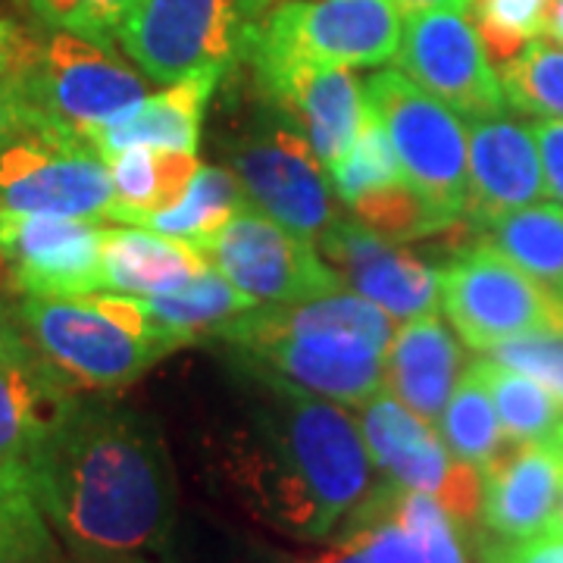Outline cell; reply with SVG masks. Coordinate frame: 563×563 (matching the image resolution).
Listing matches in <instances>:
<instances>
[{
    "label": "cell",
    "mask_w": 563,
    "mask_h": 563,
    "mask_svg": "<svg viewBox=\"0 0 563 563\" xmlns=\"http://www.w3.org/2000/svg\"><path fill=\"white\" fill-rule=\"evenodd\" d=\"M22 470L79 563L163 551L173 536L179 488L163 435L110 395L81 391Z\"/></svg>",
    "instance_id": "1"
},
{
    "label": "cell",
    "mask_w": 563,
    "mask_h": 563,
    "mask_svg": "<svg viewBox=\"0 0 563 563\" xmlns=\"http://www.w3.org/2000/svg\"><path fill=\"white\" fill-rule=\"evenodd\" d=\"M263 388L254 442L242 454L235 483L273 526L307 542L329 539L383 483L361 422L329 398Z\"/></svg>",
    "instance_id": "2"
},
{
    "label": "cell",
    "mask_w": 563,
    "mask_h": 563,
    "mask_svg": "<svg viewBox=\"0 0 563 563\" xmlns=\"http://www.w3.org/2000/svg\"><path fill=\"white\" fill-rule=\"evenodd\" d=\"M398 322L357 291L301 303H257L220 335L232 361L261 385L361 407L385 388Z\"/></svg>",
    "instance_id": "3"
},
{
    "label": "cell",
    "mask_w": 563,
    "mask_h": 563,
    "mask_svg": "<svg viewBox=\"0 0 563 563\" xmlns=\"http://www.w3.org/2000/svg\"><path fill=\"white\" fill-rule=\"evenodd\" d=\"M222 161L242 181L251 207L317 244L342 217L335 188L298 125L257 95V110L220 141Z\"/></svg>",
    "instance_id": "4"
},
{
    "label": "cell",
    "mask_w": 563,
    "mask_h": 563,
    "mask_svg": "<svg viewBox=\"0 0 563 563\" xmlns=\"http://www.w3.org/2000/svg\"><path fill=\"white\" fill-rule=\"evenodd\" d=\"M38 129H60L95 144L110 122L144 101V79L101 41L38 22V44L16 85Z\"/></svg>",
    "instance_id": "5"
},
{
    "label": "cell",
    "mask_w": 563,
    "mask_h": 563,
    "mask_svg": "<svg viewBox=\"0 0 563 563\" xmlns=\"http://www.w3.org/2000/svg\"><path fill=\"white\" fill-rule=\"evenodd\" d=\"M276 0H135L117 29L125 57L151 81L173 85L198 69L244 60Z\"/></svg>",
    "instance_id": "6"
},
{
    "label": "cell",
    "mask_w": 563,
    "mask_h": 563,
    "mask_svg": "<svg viewBox=\"0 0 563 563\" xmlns=\"http://www.w3.org/2000/svg\"><path fill=\"white\" fill-rule=\"evenodd\" d=\"M401 32L398 0H282L263 16L242 63L373 69L395 60Z\"/></svg>",
    "instance_id": "7"
},
{
    "label": "cell",
    "mask_w": 563,
    "mask_h": 563,
    "mask_svg": "<svg viewBox=\"0 0 563 563\" xmlns=\"http://www.w3.org/2000/svg\"><path fill=\"white\" fill-rule=\"evenodd\" d=\"M439 303L473 351L554 332L563 335V298L479 239L439 266Z\"/></svg>",
    "instance_id": "8"
},
{
    "label": "cell",
    "mask_w": 563,
    "mask_h": 563,
    "mask_svg": "<svg viewBox=\"0 0 563 563\" xmlns=\"http://www.w3.org/2000/svg\"><path fill=\"white\" fill-rule=\"evenodd\" d=\"M366 107L383 120L407 185L426 203L461 225L466 213V129L451 107L422 91L401 69H379L363 79Z\"/></svg>",
    "instance_id": "9"
},
{
    "label": "cell",
    "mask_w": 563,
    "mask_h": 563,
    "mask_svg": "<svg viewBox=\"0 0 563 563\" xmlns=\"http://www.w3.org/2000/svg\"><path fill=\"white\" fill-rule=\"evenodd\" d=\"M22 332L79 391L117 395L141 379L173 347L141 339L110 320L88 295L81 298H22Z\"/></svg>",
    "instance_id": "10"
},
{
    "label": "cell",
    "mask_w": 563,
    "mask_h": 563,
    "mask_svg": "<svg viewBox=\"0 0 563 563\" xmlns=\"http://www.w3.org/2000/svg\"><path fill=\"white\" fill-rule=\"evenodd\" d=\"M110 207V163L88 139L29 129L0 151V210L101 220Z\"/></svg>",
    "instance_id": "11"
},
{
    "label": "cell",
    "mask_w": 563,
    "mask_h": 563,
    "mask_svg": "<svg viewBox=\"0 0 563 563\" xmlns=\"http://www.w3.org/2000/svg\"><path fill=\"white\" fill-rule=\"evenodd\" d=\"M366 451L385 483L426 492L461 526L483 514V470L457 461L439 426L417 417L388 388L357 407Z\"/></svg>",
    "instance_id": "12"
},
{
    "label": "cell",
    "mask_w": 563,
    "mask_h": 563,
    "mask_svg": "<svg viewBox=\"0 0 563 563\" xmlns=\"http://www.w3.org/2000/svg\"><path fill=\"white\" fill-rule=\"evenodd\" d=\"M203 254L257 303H301L344 288L317 244L288 232L257 207L239 210Z\"/></svg>",
    "instance_id": "13"
},
{
    "label": "cell",
    "mask_w": 563,
    "mask_h": 563,
    "mask_svg": "<svg viewBox=\"0 0 563 563\" xmlns=\"http://www.w3.org/2000/svg\"><path fill=\"white\" fill-rule=\"evenodd\" d=\"M395 63L422 91L439 98L463 120L504 113L498 69L485 51L476 25L457 10L404 13V32Z\"/></svg>",
    "instance_id": "14"
},
{
    "label": "cell",
    "mask_w": 563,
    "mask_h": 563,
    "mask_svg": "<svg viewBox=\"0 0 563 563\" xmlns=\"http://www.w3.org/2000/svg\"><path fill=\"white\" fill-rule=\"evenodd\" d=\"M98 220L0 210V266L22 298H81L103 291Z\"/></svg>",
    "instance_id": "15"
},
{
    "label": "cell",
    "mask_w": 563,
    "mask_h": 563,
    "mask_svg": "<svg viewBox=\"0 0 563 563\" xmlns=\"http://www.w3.org/2000/svg\"><path fill=\"white\" fill-rule=\"evenodd\" d=\"M317 251L342 276L344 288L383 307L395 322L439 310V266H429L401 244L385 242L354 217L332 222L317 239Z\"/></svg>",
    "instance_id": "16"
},
{
    "label": "cell",
    "mask_w": 563,
    "mask_h": 563,
    "mask_svg": "<svg viewBox=\"0 0 563 563\" xmlns=\"http://www.w3.org/2000/svg\"><path fill=\"white\" fill-rule=\"evenodd\" d=\"M251 85L298 125L325 166L339 161L361 132L366 113L363 79L344 66L301 60L251 66Z\"/></svg>",
    "instance_id": "17"
},
{
    "label": "cell",
    "mask_w": 563,
    "mask_h": 563,
    "mask_svg": "<svg viewBox=\"0 0 563 563\" xmlns=\"http://www.w3.org/2000/svg\"><path fill=\"white\" fill-rule=\"evenodd\" d=\"M466 169L470 185L463 222L473 232H483L495 220L548 195L532 125L507 113L470 120Z\"/></svg>",
    "instance_id": "18"
},
{
    "label": "cell",
    "mask_w": 563,
    "mask_h": 563,
    "mask_svg": "<svg viewBox=\"0 0 563 563\" xmlns=\"http://www.w3.org/2000/svg\"><path fill=\"white\" fill-rule=\"evenodd\" d=\"M563 492V432L548 442L504 444L483 470V523L498 539H526L551 526Z\"/></svg>",
    "instance_id": "19"
},
{
    "label": "cell",
    "mask_w": 563,
    "mask_h": 563,
    "mask_svg": "<svg viewBox=\"0 0 563 563\" xmlns=\"http://www.w3.org/2000/svg\"><path fill=\"white\" fill-rule=\"evenodd\" d=\"M81 391L29 335L0 351V466H22Z\"/></svg>",
    "instance_id": "20"
},
{
    "label": "cell",
    "mask_w": 563,
    "mask_h": 563,
    "mask_svg": "<svg viewBox=\"0 0 563 563\" xmlns=\"http://www.w3.org/2000/svg\"><path fill=\"white\" fill-rule=\"evenodd\" d=\"M463 351L439 313H422L395 332L385 357V388L417 417L439 426L461 383Z\"/></svg>",
    "instance_id": "21"
},
{
    "label": "cell",
    "mask_w": 563,
    "mask_h": 563,
    "mask_svg": "<svg viewBox=\"0 0 563 563\" xmlns=\"http://www.w3.org/2000/svg\"><path fill=\"white\" fill-rule=\"evenodd\" d=\"M222 76L225 69L210 66L173 81L161 95H147L120 120L110 122L95 139V147L101 151L103 161H113L125 147H166L198 154L203 113Z\"/></svg>",
    "instance_id": "22"
},
{
    "label": "cell",
    "mask_w": 563,
    "mask_h": 563,
    "mask_svg": "<svg viewBox=\"0 0 563 563\" xmlns=\"http://www.w3.org/2000/svg\"><path fill=\"white\" fill-rule=\"evenodd\" d=\"M210 269L201 247L141 225H113L103 232V291L135 298L176 295Z\"/></svg>",
    "instance_id": "23"
},
{
    "label": "cell",
    "mask_w": 563,
    "mask_h": 563,
    "mask_svg": "<svg viewBox=\"0 0 563 563\" xmlns=\"http://www.w3.org/2000/svg\"><path fill=\"white\" fill-rule=\"evenodd\" d=\"M107 163L113 176V207L107 220L125 225L176 207L201 169L198 154L166 147H125Z\"/></svg>",
    "instance_id": "24"
},
{
    "label": "cell",
    "mask_w": 563,
    "mask_h": 563,
    "mask_svg": "<svg viewBox=\"0 0 563 563\" xmlns=\"http://www.w3.org/2000/svg\"><path fill=\"white\" fill-rule=\"evenodd\" d=\"M144 303L163 329L179 342V347L220 342L229 322H235L257 307V301H251L244 291H239L217 266H210L201 279L191 282L185 291L154 295V298H144Z\"/></svg>",
    "instance_id": "25"
},
{
    "label": "cell",
    "mask_w": 563,
    "mask_h": 563,
    "mask_svg": "<svg viewBox=\"0 0 563 563\" xmlns=\"http://www.w3.org/2000/svg\"><path fill=\"white\" fill-rule=\"evenodd\" d=\"M244 207H251V201L244 195L242 181L235 179V173L229 166H201L188 195L176 207H169L163 213H151L135 225L169 235V239H181V242L207 251L229 225V220Z\"/></svg>",
    "instance_id": "26"
},
{
    "label": "cell",
    "mask_w": 563,
    "mask_h": 563,
    "mask_svg": "<svg viewBox=\"0 0 563 563\" xmlns=\"http://www.w3.org/2000/svg\"><path fill=\"white\" fill-rule=\"evenodd\" d=\"M479 239L498 247L529 276L563 298V207L558 201L526 203L495 220Z\"/></svg>",
    "instance_id": "27"
},
{
    "label": "cell",
    "mask_w": 563,
    "mask_h": 563,
    "mask_svg": "<svg viewBox=\"0 0 563 563\" xmlns=\"http://www.w3.org/2000/svg\"><path fill=\"white\" fill-rule=\"evenodd\" d=\"M488 395L501 420L504 439L510 444L548 442L563 432V401L539 379L479 357Z\"/></svg>",
    "instance_id": "28"
},
{
    "label": "cell",
    "mask_w": 563,
    "mask_h": 563,
    "mask_svg": "<svg viewBox=\"0 0 563 563\" xmlns=\"http://www.w3.org/2000/svg\"><path fill=\"white\" fill-rule=\"evenodd\" d=\"M439 432L457 461L473 463L479 470H485L504 451L507 439H504L501 420L488 395L479 361L466 363L461 383L442 410Z\"/></svg>",
    "instance_id": "29"
},
{
    "label": "cell",
    "mask_w": 563,
    "mask_h": 563,
    "mask_svg": "<svg viewBox=\"0 0 563 563\" xmlns=\"http://www.w3.org/2000/svg\"><path fill=\"white\" fill-rule=\"evenodd\" d=\"M373 504H379L391 520L407 529L420 551V563H470L463 526L432 495L383 479L373 492Z\"/></svg>",
    "instance_id": "30"
},
{
    "label": "cell",
    "mask_w": 563,
    "mask_h": 563,
    "mask_svg": "<svg viewBox=\"0 0 563 563\" xmlns=\"http://www.w3.org/2000/svg\"><path fill=\"white\" fill-rule=\"evenodd\" d=\"M351 217L363 222L369 232H376L385 242H417V239H429V235H442L448 229H454L451 222L442 220L422 195H417L407 179L388 181L373 191L361 195L357 201L347 203Z\"/></svg>",
    "instance_id": "31"
},
{
    "label": "cell",
    "mask_w": 563,
    "mask_h": 563,
    "mask_svg": "<svg viewBox=\"0 0 563 563\" xmlns=\"http://www.w3.org/2000/svg\"><path fill=\"white\" fill-rule=\"evenodd\" d=\"M498 79L514 110L539 120H563V47L532 41L514 60L501 63Z\"/></svg>",
    "instance_id": "32"
},
{
    "label": "cell",
    "mask_w": 563,
    "mask_h": 563,
    "mask_svg": "<svg viewBox=\"0 0 563 563\" xmlns=\"http://www.w3.org/2000/svg\"><path fill=\"white\" fill-rule=\"evenodd\" d=\"M329 173H332V188L342 203L357 201L361 195L379 188V185L404 179L395 144L388 139L383 120L369 107L363 113V125L354 144L329 166Z\"/></svg>",
    "instance_id": "33"
},
{
    "label": "cell",
    "mask_w": 563,
    "mask_h": 563,
    "mask_svg": "<svg viewBox=\"0 0 563 563\" xmlns=\"http://www.w3.org/2000/svg\"><path fill=\"white\" fill-rule=\"evenodd\" d=\"M551 0H470V16L483 38L488 57L514 60L532 41L544 35Z\"/></svg>",
    "instance_id": "34"
},
{
    "label": "cell",
    "mask_w": 563,
    "mask_h": 563,
    "mask_svg": "<svg viewBox=\"0 0 563 563\" xmlns=\"http://www.w3.org/2000/svg\"><path fill=\"white\" fill-rule=\"evenodd\" d=\"M54 539L22 466H0V558L22 544Z\"/></svg>",
    "instance_id": "35"
},
{
    "label": "cell",
    "mask_w": 563,
    "mask_h": 563,
    "mask_svg": "<svg viewBox=\"0 0 563 563\" xmlns=\"http://www.w3.org/2000/svg\"><path fill=\"white\" fill-rule=\"evenodd\" d=\"M485 354H488V361L510 366V369H520L526 376L539 379L551 391L558 388L563 376V335H554V332L510 339V342L495 344Z\"/></svg>",
    "instance_id": "36"
},
{
    "label": "cell",
    "mask_w": 563,
    "mask_h": 563,
    "mask_svg": "<svg viewBox=\"0 0 563 563\" xmlns=\"http://www.w3.org/2000/svg\"><path fill=\"white\" fill-rule=\"evenodd\" d=\"M479 563H563V529L548 526L526 539H498L483 542Z\"/></svg>",
    "instance_id": "37"
},
{
    "label": "cell",
    "mask_w": 563,
    "mask_h": 563,
    "mask_svg": "<svg viewBox=\"0 0 563 563\" xmlns=\"http://www.w3.org/2000/svg\"><path fill=\"white\" fill-rule=\"evenodd\" d=\"M38 44V22L22 25L16 20L0 16V88H16L35 57Z\"/></svg>",
    "instance_id": "38"
},
{
    "label": "cell",
    "mask_w": 563,
    "mask_h": 563,
    "mask_svg": "<svg viewBox=\"0 0 563 563\" xmlns=\"http://www.w3.org/2000/svg\"><path fill=\"white\" fill-rule=\"evenodd\" d=\"M532 135L542 157L544 188L563 207V120H539L532 125Z\"/></svg>",
    "instance_id": "39"
},
{
    "label": "cell",
    "mask_w": 563,
    "mask_h": 563,
    "mask_svg": "<svg viewBox=\"0 0 563 563\" xmlns=\"http://www.w3.org/2000/svg\"><path fill=\"white\" fill-rule=\"evenodd\" d=\"M29 129H38V122L20 95V88H0V151Z\"/></svg>",
    "instance_id": "40"
},
{
    "label": "cell",
    "mask_w": 563,
    "mask_h": 563,
    "mask_svg": "<svg viewBox=\"0 0 563 563\" xmlns=\"http://www.w3.org/2000/svg\"><path fill=\"white\" fill-rule=\"evenodd\" d=\"M132 3H135V0H85V10H88V22H91L95 41L113 47L117 29H120V22L125 20V13H129Z\"/></svg>",
    "instance_id": "41"
},
{
    "label": "cell",
    "mask_w": 563,
    "mask_h": 563,
    "mask_svg": "<svg viewBox=\"0 0 563 563\" xmlns=\"http://www.w3.org/2000/svg\"><path fill=\"white\" fill-rule=\"evenodd\" d=\"M0 563H79V561H76V558H69V554L63 551L60 539L54 536V539H44V542L22 544V548H16V551L3 554Z\"/></svg>",
    "instance_id": "42"
},
{
    "label": "cell",
    "mask_w": 563,
    "mask_h": 563,
    "mask_svg": "<svg viewBox=\"0 0 563 563\" xmlns=\"http://www.w3.org/2000/svg\"><path fill=\"white\" fill-rule=\"evenodd\" d=\"M288 563H369V561H366V554H363L361 544L354 542V539L339 536V539H332V542L325 544L322 551H317V554L291 558Z\"/></svg>",
    "instance_id": "43"
},
{
    "label": "cell",
    "mask_w": 563,
    "mask_h": 563,
    "mask_svg": "<svg viewBox=\"0 0 563 563\" xmlns=\"http://www.w3.org/2000/svg\"><path fill=\"white\" fill-rule=\"evenodd\" d=\"M22 335V320H20V301H13L7 291H0V351L7 344L20 342Z\"/></svg>",
    "instance_id": "44"
},
{
    "label": "cell",
    "mask_w": 563,
    "mask_h": 563,
    "mask_svg": "<svg viewBox=\"0 0 563 563\" xmlns=\"http://www.w3.org/2000/svg\"><path fill=\"white\" fill-rule=\"evenodd\" d=\"M404 13H413V10H457L466 13L470 10V0H398Z\"/></svg>",
    "instance_id": "45"
},
{
    "label": "cell",
    "mask_w": 563,
    "mask_h": 563,
    "mask_svg": "<svg viewBox=\"0 0 563 563\" xmlns=\"http://www.w3.org/2000/svg\"><path fill=\"white\" fill-rule=\"evenodd\" d=\"M542 38H548V44L563 47V0H551V10H548V20H544Z\"/></svg>",
    "instance_id": "46"
},
{
    "label": "cell",
    "mask_w": 563,
    "mask_h": 563,
    "mask_svg": "<svg viewBox=\"0 0 563 563\" xmlns=\"http://www.w3.org/2000/svg\"><path fill=\"white\" fill-rule=\"evenodd\" d=\"M91 563H147L141 554H120V558H103V561H91Z\"/></svg>",
    "instance_id": "47"
},
{
    "label": "cell",
    "mask_w": 563,
    "mask_h": 563,
    "mask_svg": "<svg viewBox=\"0 0 563 563\" xmlns=\"http://www.w3.org/2000/svg\"><path fill=\"white\" fill-rule=\"evenodd\" d=\"M551 526H554V529H563V492H561V501H558V514H554Z\"/></svg>",
    "instance_id": "48"
}]
</instances>
